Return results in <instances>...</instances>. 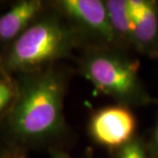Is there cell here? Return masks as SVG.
Instances as JSON below:
<instances>
[{
  "label": "cell",
  "mask_w": 158,
  "mask_h": 158,
  "mask_svg": "<svg viewBox=\"0 0 158 158\" xmlns=\"http://www.w3.org/2000/svg\"><path fill=\"white\" fill-rule=\"evenodd\" d=\"M17 94L5 116L8 137L19 146L49 143L67 132L64 98L69 73L54 64L18 74Z\"/></svg>",
  "instance_id": "1"
},
{
  "label": "cell",
  "mask_w": 158,
  "mask_h": 158,
  "mask_svg": "<svg viewBox=\"0 0 158 158\" xmlns=\"http://www.w3.org/2000/svg\"><path fill=\"white\" fill-rule=\"evenodd\" d=\"M84 45L90 43L78 28L56 9L45 10L12 41L3 67L8 75L34 71L57 64Z\"/></svg>",
  "instance_id": "2"
},
{
  "label": "cell",
  "mask_w": 158,
  "mask_h": 158,
  "mask_svg": "<svg viewBox=\"0 0 158 158\" xmlns=\"http://www.w3.org/2000/svg\"><path fill=\"white\" fill-rule=\"evenodd\" d=\"M81 74L95 90L127 106L141 99L138 62L126 56L118 48L88 45L78 60Z\"/></svg>",
  "instance_id": "3"
},
{
  "label": "cell",
  "mask_w": 158,
  "mask_h": 158,
  "mask_svg": "<svg viewBox=\"0 0 158 158\" xmlns=\"http://www.w3.org/2000/svg\"><path fill=\"white\" fill-rule=\"evenodd\" d=\"M52 6L85 34L90 45L118 48L105 1L58 0Z\"/></svg>",
  "instance_id": "4"
},
{
  "label": "cell",
  "mask_w": 158,
  "mask_h": 158,
  "mask_svg": "<svg viewBox=\"0 0 158 158\" xmlns=\"http://www.w3.org/2000/svg\"><path fill=\"white\" fill-rule=\"evenodd\" d=\"M135 126V118L129 108L116 105L97 111L90 118L89 130L98 143L120 148L134 138Z\"/></svg>",
  "instance_id": "5"
},
{
  "label": "cell",
  "mask_w": 158,
  "mask_h": 158,
  "mask_svg": "<svg viewBox=\"0 0 158 158\" xmlns=\"http://www.w3.org/2000/svg\"><path fill=\"white\" fill-rule=\"evenodd\" d=\"M45 11L40 0H20L0 16V37L3 42H12Z\"/></svg>",
  "instance_id": "6"
},
{
  "label": "cell",
  "mask_w": 158,
  "mask_h": 158,
  "mask_svg": "<svg viewBox=\"0 0 158 158\" xmlns=\"http://www.w3.org/2000/svg\"><path fill=\"white\" fill-rule=\"evenodd\" d=\"M105 3L118 48L119 44H133L135 27L130 18L127 0H107L105 1Z\"/></svg>",
  "instance_id": "7"
},
{
  "label": "cell",
  "mask_w": 158,
  "mask_h": 158,
  "mask_svg": "<svg viewBox=\"0 0 158 158\" xmlns=\"http://www.w3.org/2000/svg\"><path fill=\"white\" fill-rule=\"evenodd\" d=\"M135 24L133 44L139 49H146L154 44L158 35V13L156 4L148 1L145 11Z\"/></svg>",
  "instance_id": "8"
},
{
  "label": "cell",
  "mask_w": 158,
  "mask_h": 158,
  "mask_svg": "<svg viewBox=\"0 0 158 158\" xmlns=\"http://www.w3.org/2000/svg\"><path fill=\"white\" fill-rule=\"evenodd\" d=\"M17 94L15 80L11 75L0 76V114H5Z\"/></svg>",
  "instance_id": "9"
},
{
  "label": "cell",
  "mask_w": 158,
  "mask_h": 158,
  "mask_svg": "<svg viewBox=\"0 0 158 158\" xmlns=\"http://www.w3.org/2000/svg\"><path fill=\"white\" fill-rule=\"evenodd\" d=\"M117 158H148V156L141 141L133 138L122 147L118 148Z\"/></svg>",
  "instance_id": "10"
},
{
  "label": "cell",
  "mask_w": 158,
  "mask_h": 158,
  "mask_svg": "<svg viewBox=\"0 0 158 158\" xmlns=\"http://www.w3.org/2000/svg\"><path fill=\"white\" fill-rule=\"evenodd\" d=\"M0 158H26L22 154L16 150H6L0 154Z\"/></svg>",
  "instance_id": "11"
},
{
  "label": "cell",
  "mask_w": 158,
  "mask_h": 158,
  "mask_svg": "<svg viewBox=\"0 0 158 158\" xmlns=\"http://www.w3.org/2000/svg\"><path fill=\"white\" fill-rule=\"evenodd\" d=\"M52 158H73L70 156L67 155L66 153L62 152V151H58V150H55L52 155Z\"/></svg>",
  "instance_id": "12"
},
{
  "label": "cell",
  "mask_w": 158,
  "mask_h": 158,
  "mask_svg": "<svg viewBox=\"0 0 158 158\" xmlns=\"http://www.w3.org/2000/svg\"><path fill=\"white\" fill-rule=\"evenodd\" d=\"M153 142H154V146L156 148V149L158 151V124L156 125V129H155V132H154Z\"/></svg>",
  "instance_id": "13"
},
{
  "label": "cell",
  "mask_w": 158,
  "mask_h": 158,
  "mask_svg": "<svg viewBox=\"0 0 158 158\" xmlns=\"http://www.w3.org/2000/svg\"><path fill=\"white\" fill-rule=\"evenodd\" d=\"M0 42H1V37H0ZM8 74L6 73L4 67H3V61H2V57L0 56V76H6Z\"/></svg>",
  "instance_id": "14"
}]
</instances>
